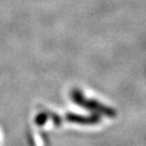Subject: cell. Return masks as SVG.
<instances>
[{"mask_svg":"<svg viewBox=\"0 0 146 146\" xmlns=\"http://www.w3.org/2000/svg\"><path fill=\"white\" fill-rule=\"evenodd\" d=\"M71 100L80 107L88 110L94 114L103 115V116L109 117V118H115L117 116L116 110L113 108H110L109 106H106L104 104L100 103L96 100H88L84 96V94L77 88L72 89L71 91Z\"/></svg>","mask_w":146,"mask_h":146,"instance_id":"1","label":"cell"},{"mask_svg":"<svg viewBox=\"0 0 146 146\" xmlns=\"http://www.w3.org/2000/svg\"><path fill=\"white\" fill-rule=\"evenodd\" d=\"M49 118V114H46V113H43V114H40L39 116L36 117V123L38 125H44L47 121V119Z\"/></svg>","mask_w":146,"mask_h":146,"instance_id":"3","label":"cell"},{"mask_svg":"<svg viewBox=\"0 0 146 146\" xmlns=\"http://www.w3.org/2000/svg\"><path fill=\"white\" fill-rule=\"evenodd\" d=\"M66 120L70 123L80 124V125H96L102 121V117L98 114H91L89 116H81V115L68 113L66 115Z\"/></svg>","mask_w":146,"mask_h":146,"instance_id":"2","label":"cell"}]
</instances>
